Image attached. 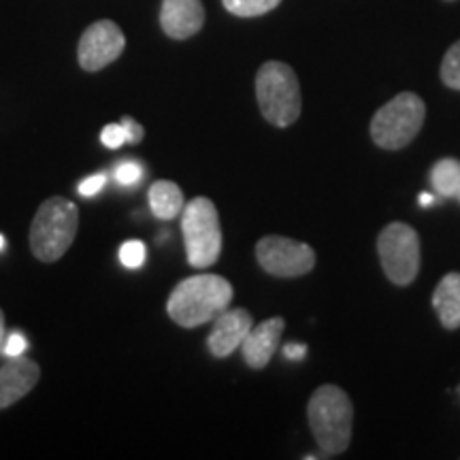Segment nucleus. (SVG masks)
<instances>
[{"label": "nucleus", "instance_id": "obj_10", "mask_svg": "<svg viewBox=\"0 0 460 460\" xmlns=\"http://www.w3.org/2000/svg\"><path fill=\"white\" fill-rule=\"evenodd\" d=\"M214 322V329L207 337V348L216 358H226L234 349H239L247 332L254 326L247 309H226Z\"/></svg>", "mask_w": 460, "mask_h": 460}, {"label": "nucleus", "instance_id": "obj_22", "mask_svg": "<svg viewBox=\"0 0 460 460\" xmlns=\"http://www.w3.org/2000/svg\"><path fill=\"white\" fill-rule=\"evenodd\" d=\"M119 124L124 126L126 143H130V146H139V143L146 139V130H143V126L137 122L135 118H130V115H124Z\"/></svg>", "mask_w": 460, "mask_h": 460}, {"label": "nucleus", "instance_id": "obj_13", "mask_svg": "<svg viewBox=\"0 0 460 460\" xmlns=\"http://www.w3.org/2000/svg\"><path fill=\"white\" fill-rule=\"evenodd\" d=\"M284 331V318H271L261 322L258 326H252V331L247 332L243 343H241V352H243L247 367H252V369H264L271 362L273 354L278 352Z\"/></svg>", "mask_w": 460, "mask_h": 460}, {"label": "nucleus", "instance_id": "obj_25", "mask_svg": "<svg viewBox=\"0 0 460 460\" xmlns=\"http://www.w3.org/2000/svg\"><path fill=\"white\" fill-rule=\"evenodd\" d=\"M284 356L288 360H303L307 356V345L303 343H286Z\"/></svg>", "mask_w": 460, "mask_h": 460}, {"label": "nucleus", "instance_id": "obj_29", "mask_svg": "<svg viewBox=\"0 0 460 460\" xmlns=\"http://www.w3.org/2000/svg\"><path fill=\"white\" fill-rule=\"evenodd\" d=\"M456 199H458V200H460V192H458V197H456Z\"/></svg>", "mask_w": 460, "mask_h": 460}, {"label": "nucleus", "instance_id": "obj_18", "mask_svg": "<svg viewBox=\"0 0 460 460\" xmlns=\"http://www.w3.org/2000/svg\"><path fill=\"white\" fill-rule=\"evenodd\" d=\"M441 79L447 88L460 90V41H456L447 49L441 62Z\"/></svg>", "mask_w": 460, "mask_h": 460}, {"label": "nucleus", "instance_id": "obj_7", "mask_svg": "<svg viewBox=\"0 0 460 460\" xmlns=\"http://www.w3.org/2000/svg\"><path fill=\"white\" fill-rule=\"evenodd\" d=\"M377 254L384 273L396 286H410L420 271V237L411 226L393 222L379 233Z\"/></svg>", "mask_w": 460, "mask_h": 460}, {"label": "nucleus", "instance_id": "obj_30", "mask_svg": "<svg viewBox=\"0 0 460 460\" xmlns=\"http://www.w3.org/2000/svg\"><path fill=\"white\" fill-rule=\"evenodd\" d=\"M447 3H452V0H447Z\"/></svg>", "mask_w": 460, "mask_h": 460}, {"label": "nucleus", "instance_id": "obj_12", "mask_svg": "<svg viewBox=\"0 0 460 460\" xmlns=\"http://www.w3.org/2000/svg\"><path fill=\"white\" fill-rule=\"evenodd\" d=\"M205 24V9L200 0H163L160 26L175 41H186L200 32Z\"/></svg>", "mask_w": 460, "mask_h": 460}, {"label": "nucleus", "instance_id": "obj_16", "mask_svg": "<svg viewBox=\"0 0 460 460\" xmlns=\"http://www.w3.org/2000/svg\"><path fill=\"white\" fill-rule=\"evenodd\" d=\"M430 183L439 197H458L460 192V163L454 158L439 160L430 169Z\"/></svg>", "mask_w": 460, "mask_h": 460}, {"label": "nucleus", "instance_id": "obj_1", "mask_svg": "<svg viewBox=\"0 0 460 460\" xmlns=\"http://www.w3.org/2000/svg\"><path fill=\"white\" fill-rule=\"evenodd\" d=\"M233 296V284L226 278L211 273L194 275L172 288L166 301V314L183 329H197L226 312Z\"/></svg>", "mask_w": 460, "mask_h": 460}, {"label": "nucleus", "instance_id": "obj_6", "mask_svg": "<svg viewBox=\"0 0 460 460\" xmlns=\"http://www.w3.org/2000/svg\"><path fill=\"white\" fill-rule=\"evenodd\" d=\"M427 118V105L413 92H401L371 119V137L384 149H401L416 139Z\"/></svg>", "mask_w": 460, "mask_h": 460}, {"label": "nucleus", "instance_id": "obj_28", "mask_svg": "<svg viewBox=\"0 0 460 460\" xmlns=\"http://www.w3.org/2000/svg\"><path fill=\"white\" fill-rule=\"evenodd\" d=\"M4 247V239H3V234H0V250H3Z\"/></svg>", "mask_w": 460, "mask_h": 460}, {"label": "nucleus", "instance_id": "obj_21", "mask_svg": "<svg viewBox=\"0 0 460 460\" xmlns=\"http://www.w3.org/2000/svg\"><path fill=\"white\" fill-rule=\"evenodd\" d=\"M102 146L109 149H119L126 143V132L122 124H107L101 132Z\"/></svg>", "mask_w": 460, "mask_h": 460}, {"label": "nucleus", "instance_id": "obj_26", "mask_svg": "<svg viewBox=\"0 0 460 460\" xmlns=\"http://www.w3.org/2000/svg\"><path fill=\"white\" fill-rule=\"evenodd\" d=\"M433 200H435L433 194H429V192H422V194H420V205H422V207L433 205Z\"/></svg>", "mask_w": 460, "mask_h": 460}, {"label": "nucleus", "instance_id": "obj_14", "mask_svg": "<svg viewBox=\"0 0 460 460\" xmlns=\"http://www.w3.org/2000/svg\"><path fill=\"white\" fill-rule=\"evenodd\" d=\"M433 307L444 329H460V273H447L437 284L433 292Z\"/></svg>", "mask_w": 460, "mask_h": 460}, {"label": "nucleus", "instance_id": "obj_11", "mask_svg": "<svg viewBox=\"0 0 460 460\" xmlns=\"http://www.w3.org/2000/svg\"><path fill=\"white\" fill-rule=\"evenodd\" d=\"M41 379V367L26 356H13L0 367V410L22 401Z\"/></svg>", "mask_w": 460, "mask_h": 460}, {"label": "nucleus", "instance_id": "obj_2", "mask_svg": "<svg viewBox=\"0 0 460 460\" xmlns=\"http://www.w3.org/2000/svg\"><path fill=\"white\" fill-rule=\"evenodd\" d=\"M307 420L315 444L324 456H339L348 450L352 439L354 407L341 388L324 384L315 390L307 405Z\"/></svg>", "mask_w": 460, "mask_h": 460}, {"label": "nucleus", "instance_id": "obj_20", "mask_svg": "<svg viewBox=\"0 0 460 460\" xmlns=\"http://www.w3.org/2000/svg\"><path fill=\"white\" fill-rule=\"evenodd\" d=\"M143 177V166L139 163H132V160H126L115 169V180L122 186H135L139 183Z\"/></svg>", "mask_w": 460, "mask_h": 460}, {"label": "nucleus", "instance_id": "obj_15", "mask_svg": "<svg viewBox=\"0 0 460 460\" xmlns=\"http://www.w3.org/2000/svg\"><path fill=\"white\" fill-rule=\"evenodd\" d=\"M149 207L158 220H172V217L181 216L183 207H186L181 188L166 180L154 181L149 188Z\"/></svg>", "mask_w": 460, "mask_h": 460}, {"label": "nucleus", "instance_id": "obj_8", "mask_svg": "<svg viewBox=\"0 0 460 460\" xmlns=\"http://www.w3.org/2000/svg\"><path fill=\"white\" fill-rule=\"evenodd\" d=\"M258 264L273 278H301L315 267V252L307 243L269 234L256 243Z\"/></svg>", "mask_w": 460, "mask_h": 460}, {"label": "nucleus", "instance_id": "obj_4", "mask_svg": "<svg viewBox=\"0 0 460 460\" xmlns=\"http://www.w3.org/2000/svg\"><path fill=\"white\" fill-rule=\"evenodd\" d=\"M256 99L269 124L278 128L295 124L303 109L296 73L284 62H264L256 75Z\"/></svg>", "mask_w": 460, "mask_h": 460}, {"label": "nucleus", "instance_id": "obj_19", "mask_svg": "<svg viewBox=\"0 0 460 460\" xmlns=\"http://www.w3.org/2000/svg\"><path fill=\"white\" fill-rule=\"evenodd\" d=\"M147 250L143 241H126V243L119 247V261H122L124 267L128 269H139L143 262H146Z\"/></svg>", "mask_w": 460, "mask_h": 460}, {"label": "nucleus", "instance_id": "obj_24", "mask_svg": "<svg viewBox=\"0 0 460 460\" xmlns=\"http://www.w3.org/2000/svg\"><path fill=\"white\" fill-rule=\"evenodd\" d=\"M28 348V341L24 339V335H20V332H13V335H9L7 343H4V354L9 356V358H13V356H22L26 352Z\"/></svg>", "mask_w": 460, "mask_h": 460}, {"label": "nucleus", "instance_id": "obj_5", "mask_svg": "<svg viewBox=\"0 0 460 460\" xmlns=\"http://www.w3.org/2000/svg\"><path fill=\"white\" fill-rule=\"evenodd\" d=\"M181 233L190 267L209 269L220 261L222 226L214 200L197 197L181 211Z\"/></svg>", "mask_w": 460, "mask_h": 460}, {"label": "nucleus", "instance_id": "obj_23", "mask_svg": "<svg viewBox=\"0 0 460 460\" xmlns=\"http://www.w3.org/2000/svg\"><path fill=\"white\" fill-rule=\"evenodd\" d=\"M105 181L107 177L102 175V172H99V175H92L88 177V180H84L82 183H79V194L82 197H94V194H99L102 188H105Z\"/></svg>", "mask_w": 460, "mask_h": 460}, {"label": "nucleus", "instance_id": "obj_17", "mask_svg": "<svg viewBox=\"0 0 460 460\" xmlns=\"http://www.w3.org/2000/svg\"><path fill=\"white\" fill-rule=\"evenodd\" d=\"M281 0H222L228 13L237 17H258L273 11Z\"/></svg>", "mask_w": 460, "mask_h": 460}, {"label": "nucleus", "instance_id": "obj_27", "mask_svg": "<svg viewBox=\"0 0 460 460\" xmlns=\"http://www.w3.org/2000/svg\"><path fill=\"white\" fill-rule=\"evenodd\" d=\"M3 341H4V314L0 309V349H3Z\"/></svg>", "mask_w": 460, "mask_h": 460}, {"label": "nucleus", "instance_id": "obj_9", "mask_svg": "<svg viewBox=\"0 0 460 460\" xmlns=\"http://www.w3.org/2000/svg\"><path fill=\"white\" fill-rule=\"evenodd\" d=\"M126 37L115 22L99 20L82 34L77 45L79 66L88 73H96L111 65L122 56Z\"/></svg>", "mask_w": 460, "mask_h": 460}, {"label": "nucleus", "instance_id": "obj_3", "mask_svg": "<svg viewBox=\"0 0 460 460\" xmlns=\"http://www.w3.org/2000/svg\"><path fill=\"white\" fill-rule=\"evenodd\" d=\"M79 228V209L65 197L43 200L31 224V250L41 262H56L73 245Z\"/></svg>", "mask_w": 460, "mask_h": 460}]
</instances>
